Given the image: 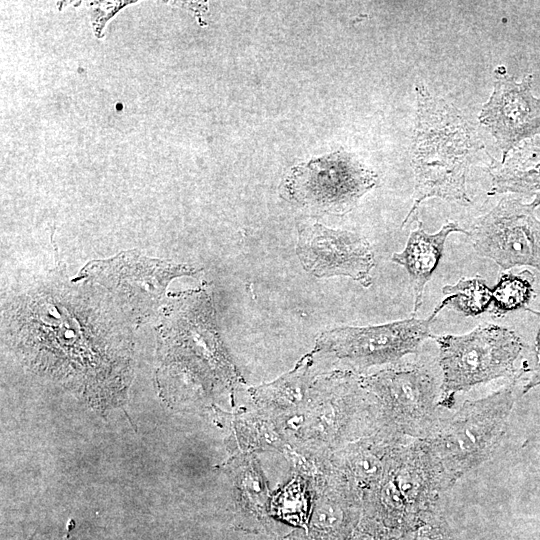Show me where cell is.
Masks as SVG:
<instances>
[{"label":"cell","mask_w":540,"mask_h":540,"mask_svg":"<svg viewBox=\"0 0 540 540\" xmlns=\"http://www.w3.org/2000/svg\"><path fill=\"white\" fill-rule=\"evenodd\" d=\"M416 116L411 146L414 191L411 209L401 228L409 224L420 204L439 198L460 205L472 201L467 191L469 169L485 145L461 111L432 95L422 80L414 85Z\"/></svg>","instance_id":"obj_1"},{"label":"cell","mask_w":540,"mask_h":540,"mask_svg":"<svg viewBox=\"0 0 540 540\" xmlns=\"http://www.w3.org/2000/svg\"><path fill=\"white\" fill-rule=\"evenodd\" d=\"M517 379L484 398L464 402L423 439L439 460L448 489L493 455L515 402Z\"/></svg>","instance_id":"obj_2"},{"label":"cell","mask_w":540,"mask_h":540,"mask_svg":"<svg viewBox=\"0 0 540 540\" xmlns=\"http://www.w3.org/2000/svg\"><path fill=\"white\" fill-rule=\"evenodd\" d=\"M442 372L438 406L452 409L455 395L499 378L514 379L515 361L522 351L521 339L510 329L483 323L463 335H439Z\"/></svg>","instance_id":"obj_3"},{"label":"cell","mask_w":540,"mask_h":540,"mask_svg":"<svg viewBox=\"0 0 540 540\" xmlns=\"http://www.w3.org/2000/svg\"><path fill=\"white\" fill-rule=\"evenodd\" d=\"M378 180L354 154L338 150L291 167L280 195L310 212L344 215Z\"/></svg>","instance_id":"obj_4"},{"label":"cell","mask_w":540,"mask_h":540,"mask_svg":"<svg viewBox=\"0 0 540 540\" xmlns=\"http://www.w3.org/2000/svg\"><path fill=\"white\" fill-rule=\"evenodd\" d=\"M363 386L376 398L382 427L410 440L428 438L441 419L440 385L423 364L387 367L361 375Z\"/></svg>","instance_id":"obj_5"},{"label":"cell","mask_w":540,"mask_h":540,"mask_svg":"<svg viewBox=\"0 0 540 540\" xmlns=\"http://www.w3.org/2000/svg\"><path fill=\"white\" fill-rule=\"evenodd\" d=\"M446 305L444 298L425 319L412 316L385 324L341 326L323 331L316 340L314 351L346 360L358 371L395 364L406 355L417 354L424 340L433 339L431 325Z\"/></svg>","instance_id":"obj_6"},{"label":"cell","mask_w":540,"mask_h":540,"mask_svg":"<svg viewBox=\"0 0 540 540\" xmlns=\"http://www.w3.org/2000/svg\"><path fill=\"white\" fill-rule=\"evenodd\" d=\"M534 209L512 194L502 197L470 226L467 236L476 253L502 270L531 266L540 271V220Z\"/></svg>","instance_id":"obj_7"},{"label":"cell","mask_w":540,"mask_h":540,"mask_svg":"<svg viewBox=\"0 0 540 540\" xmlns=\"http://www.w3.org/2000/svg\"><path fill=\"white\" fill-rule=\"evenodd\" d=\"M166 332L177 354L204 366L230 390L242 378L228 355L217 330L210 297L204 290L181 295L171 306Z\"/></svg>","instance_id":"obj_8"},{"label":"cell","mask_w":540,"mask_h":540,"mask_svg":"<svg viewBox=\"0 0 540 540\" xmlns=\"http://www.w3.org/2000/svg\"><path fill=\"white\" fill-rule=\"evenodd\" d=\"M83 271L86 278L113 291L122 305L138 317L149 315L158 306L173 278L196 273L188 265L148 259L134 253L91 263Z\"/></svg>","instance_id":"obj_9"},{"label":"cell","mask_w":540,"mask_h":540,"mask_svg":"<svg viewBox=\"0 0 540 540\" xmlns=\"http://www.w3.org/2000/svg\"><path fill=\"white\" fill-rule=\"evenodd\" d=\"M533 75L517 81L504 66L494 70V85L478 120L493 136L504 161L527 139L540 135V97L532 93Z\"/></svg>","instance_id":"obj_10"},{"label":"cell","mask_w":540,"mask_h":540,"mask_svg":"<svg viewBox=\"0 0 540 540\" xmlns=\"http://www.w3.org/2000/svg\"><path fill=\"white\" fill-rule=\"evenodd\" d=\"M296 254L305 271L317 278L344 276L366 288L372 284L374 251L355 232L320 223L308 225L299 230Z\"/></svg>","instance_id":"obj_11"},{"label":"cell","mask_w":540,"mask_h":540,"mask_svg":"<svg viewBox=\"0 0 540 540\" xmlns=\"http://www.w3.org/2000/svg\"><path fill=\"white\" fill-rule=\"evenodd\" d=\"M389 475L407 508L411 530L439 513L449 489L441 464L425 440H411L398 450Z\"/></svg>","instance_id":"obj_12"},{"label":"cell","mask_w":540,"mask_h":540,"mask_svg":"<svg viewBox=\"0 0 540 540\" xmlns=\"http://www.w3.org/2000/svg\"><path fill=\"white\" fill-rule=\"evenodd\" d=\"M409 441L382 427L333 452L322 463V474L339 479L363 499L384 480L398 450Z\"/></svg>","instance_id":"obj_13"},{"label":"cell","mask_w":540,"mask_h":540,"mask_svg":"<svg viewBox=\"0 0 540 540\" xmlns=\"http://www.w3.org/2000/svg\"><path fill=\"white\" fill-rule=\"evenodd\" d=\"M316 498L309 519L314 540H346L363 513L362 499L339 479L323 475L314 486Z\"/></svg>","instance_id":"obj_14"},{"label":"cell","mask_w":540,"mask_h":540,"mask_svg":"<svg viewBox=\"0 0 540 540\" xmlns=\"http://www.w3.org/2000/svg\"><path fill=\"white\" fill-rule=\"evenodd\" d=\"M451 233L468 235V231L454 221H447L440 230L430 234L425 231L422 221L418 220L417 227L409 234L405 248L391 257L392 262L404 267L408 273L414 296L413 317L422 305L425 286L439 264L445 242Z\"/></svg>","instance_id":"obj_15"},{"label":"cell","mask_w":540,"mask_h":540,"mask_svg":"<svg viewBox=\"0 0 540 540\" xmlns=\"http://www.w3.org/2000/svg\"><path fill=\"white\" fill-rule=\"evenodd\" d=\"M313 355L314 351L273 382L251 388L256 412L272 419L304 408L314 395L319 377L313 370Z\"/></svg>","instance_id":"obj_16"},{"label":"cell","mask_w":540,"mask_h":540,"mask_svg":"<svg viewBox=\"0 0 540 540\" xmlns=\"http://www.w3.org/2000/svg\"><path fill=\"white\" fill-rule=\"evenodd\" d=\"M491 177L489 195L519 194L533 197L530 204L540 205V147L524 143L504 161L491 158L487 165Z\"/></svg>","instance_id":"obj_17"},{"label":"cell","mask_w":540,"mask_h":540,"mask_svg":"<svg viewBox=\"0 0 540 540\" xmlns=\"http://www.w3.org/2000/svg\"><path fill=\"white\" fill-rule=\"evenodd\" d=\"M238 504L256 516H263L270 504L267 485L256 459L251 454H241L230 463Z\"/></svg>","instance_id":"obj_18"},{"label":"cell","mask_w":540,"mask_h":540,"mask_svg":"<svg viewBox=\"0 0 540 540\" xmlns=\"http://www.w3.org/2000/svg\"><path fill=\"white\" fill-rule=\"evenodd\" d=\"M313 483L299 474L271 499L269 512L294 526H306L310 518Z\"/></svg>","instance_id":"obj_19"},{"label":"cell","mask_w":540,"mask_h":540,"mask_svg":"<svg viewBox=\"0 0 540 540\" xmlns=\"http://www.w3.org/2000/svg\"><path fill=\"white\" fill-rule=\"evenodd\" d=\"M442 292L447 300L446 307L465 317L479 316L489 311L492 304V289L479 275L445 285Z\"/></svg>","instance_id":"obj_20"},{"label":"cell","mask_w":540,"mask_h":540,"mask_svg":"<svg viewBox=\"0 0 540 540\" xmlns=\"http://www.w3.org/2000/svg\"><path fill=\"white\" fill-rule=\"evenodd\" d=\"M534 275L524 270L519 274H502L492 289L490 313L496 317L526 308L533 293Z\"/></svg>","instance_id":"obj_21"},{"label":"cell","mask_w":540,"mask_h":540,"mask_svg":"<svg viewBox=\"0 0 540 540\" xmlns=\"http://www.w3.org/2000/svg\"><path fill=\"white\" fill-rule=\"evenodd\" d=\"M399 532L387 527L377 518L362 513L358 524L346 540H396Z\"/></svg>","instance_id":"obj_22"},{"label":"cell","mask_w":540,"mask_h":540,"mask_svg":"<svg viewBox=\"0 0 540 540\" xmlns=\"http://www.w3.org/2000/svg\"><path fill=\"white\" fill-rule=\"evenodd\" d=\"M414 540H448L444 523L439 521V513L417 529Z\"/></svg>","instance_id":"obj_23"},{"label":"cell","mask_w":540,"mask_h":540,"mask_svg":"<svg viewBox=\"0 0 540 540\" xmlns=\"http://www.w3.org/2000/svg\"><path fill=\"white\" fill-rule=\"evenodd\" d=\"M525 309L539 318V324H538L536 342H535V357H536L535 369H534L533 375L524 386L523 393H526L530 389L540 385V312L534 311L527 307Z\"/></svg>","instance_id":"obj_24"},{"label":"cell","mask_w":540,"mask_h":540,"mask_svg":"<svg viewBox=\"0 0 540 540\" xmlns=\"http://www.w3.org/2000/svg\"><path fill=\"white\" fill-rule=\"evenodd\" d=\"M294 540H307V539H304V538H301V539H300V538H296V539H294Z\"/></svg>","instance_id":"obj_25"}]
</instances>
